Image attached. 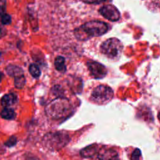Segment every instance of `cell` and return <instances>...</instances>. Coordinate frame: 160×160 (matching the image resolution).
Masks as SVG:
<instances>
[{"label": "cell", "mask_w": 160, "mask_h": 160, "mask_svg": "<svg viewBox=\"0 0 160 160\" xmlns=\"http://www.w3.org/2000/svg\"><path fill=\"white\" fill-rule=\"evenodd\" d=\"M108 31V24L93 20L85 22L74 30V35L79 41H86L93 37L101 36Z\"/></svg>", "instance_id": "1"}, {"label": "cell", "mask_w": 160, "mask_h": 160, "mask_svg": "<svg viewBox=\"0 0 160 160\" xmlns=\"http://www.w3.org/2000/svg\"><path fill=\"white\" fill-rule=\"evenodd\" d=\"M71 109V104L69 99L64 97H57L47 104L45 113L52 119H59L66 116Z\"/></svg>", "instance_id": "2"}, {"label": "cell", "mask_w": 160, "mask_h": 160, "mask_svg": "<svg viewBox=\"0 0 160 160\" xmlns=\"http://www.w3.org/2000/svg\"><path fill=\"white\" fill-rule=\"evenodd\" d=\"M69 140L67 132L59 131L45 134L42 138V144L44 148L50 151H59L66 146Z\"/></svg>", "instance_id": "3"}, {"label": "cell", "mask_w": 160, "mask_h": 160, "mask_svg": "<svg viewBox=\"0 0 160 160\" xmlns=\"http://www.w3.org/2000/svg\"><path fill=\"white\" fill-rule=\"evenodd\" d=\"M122 50V44L117 38H112L104 41L101 46L102 54L109 59H116L119 58Z\"/></svg>", "instance_id": "4"}, {"label": "cell", "mask_w": 160, "mask_h": 160, "mask_svg": "<svg viewBox=\"0 0 160 160\" xmlns=\"http://www.w3.org/2000/svg\"><path fill=\"white\" fill-rule=\"evenodd\" d=\"M112 89L106 85H99L92 91L90 96L91 101L98 104H104L113 98Z\"/></svg>", "instance_id": "5"}, {"label": "cell", "mask_w": 160, "mask_h": 160, "mask_svg": "<svg viewBox=\"0 0 160 160\" xmlns=\"http://www.w3.org/2000/svg\"><path fill=\"white\" fill-rule=\"evenodd\" d=\"M86 65L91 76L95 79H102L107 74L108 71L106 68L99 62L88 61Z\"/></svg>", "instance_id": "6"}, {"label": "cell", "mask_w": 160, "mask_h": 160, "mask_svg": "<svg viewBox=\"0 0 160 160\" xmlns=\"http://www.w3.org/2000/svg\"><path fill=\"white\" fill-rule=\"evenodd\" d=\"M99 12L104 18L113 22L118 21L121 17V14L117 8L112 4H107L101 7Z\"/></svg>", "instance_id": "7"}, {"label": "cell", "mask_w": 160, "mask_h": 160, "mask_svg": "<svg viewBox=\"0 0 160 160\" xmlns=\"http://www.w3.org/2000/svg\"><path fill=\"white\" fill-rule=\"evenodd\" d=\"M96 160H119L118 153L112 148H101L97 154Z\"/></svg>", "instance_id": "8"}, {"label": "cell", "mask_w": 160, "mask_h": 160, "mask_svg": "<svg viewBox=\"0 0 160 160\" xmlns=\"http://www.w3.org/2000/svg\"><path fill=\"white\" fill-rule=\"evenodd\" d=\"M99 149L98 144H92L82 149L80 151V154L83 158H92L98 154Z\"/></svg>", "instance_id": "9"}, {"label": "cell", "mask_w": 160, "mask_h": 160, "mask_svg": "<svg viewBox=\"0 0 160 160\" xmlns=\"http://www.w3.org/2000/svg\"><path fill=\"white\" fill-rule=\"evenodd\" d=\"M18 102V97L14 93H9L4 95L1 99V104L4 108L14 105Z\"/></svg>", "instance_id": "10"}, {"label": "cell", "mask_w": 160, "mask_h": 160, "mask_svg": "<svg viewBox=\"0 0 160 160\" xmlns=\"http://www.w3.org/2000/svg\"><path fill=\"white\" fill-rule=\"evenodd\" d=\"M6 71L8 74L11 77L16 78L23 74V69L16 65L9 64L6 68Z\"/></svg>", "instance_id": "11"}, {"label": "cell", "mask_w": 160, "mask_h": 160, "mask_svg": "<svg viewBox=\"0 0 160 160\" xmlns=\"http://www.w3.org/2000/svg\"><path fill=\"white\" fill-rule=\"evenodd\" d=\"M54 66L56 70L61 72H65L66 66L65 64V58L61 56H58L54 59Z\"/></svg>", "instance_id": "12"}, {"label": "cell", "mask_w": 160, "mask_h": 160, "mask_svg": "<svg viewBox=\"0 0 160 160\" xmlns=\"http://www.w3.org/2000/svg\"><path fill=\"white\" fill-rule=\"evenodd\" d=\"M69 82L72 91L76 93H80L81 92L82 89V83L81 79L77 78H71Z\"/></svg>", "instance_id": "13"}, {"label": "cell", "mask_w": 160, "mask_h": 160, "mask_svg": "<svg viewBox=\"0 0 160 160\" xmlns=\"http://www.w3.org/2000/svg\"><path fill=\"white\" fill-rule=\"evenodd\" d=\"M1 116L5 119H13L16 117V113L14 111L9 108H4L0 112Z\"/></svg>", "instance_id": "14"}, {"label": "cell", "mask_w": 160, "mask_h": 160, "mask_svg": "<svg viewBox=\"0 0 160 160\" xmlns=\"http://www.w3.org/2000/svg\"><path fill=\"white\" fill-rule=\"evenodd\" d=\"M29 71L31 75L34 78H38L41 75V70L36 64H31L29 66Z\"/></svg>", "instance_id": "15"}, {"label": "cell", "mask_w": 160, "mask_h": 160, "mask_svg": "<svg viewBox=\"0 0 160 160\" xmlns=\"http://www.w3.org/2000/svg\"><path fill=\"white\" fill-rule=\"evenodd\" d=\"M26 84V78L24 74L14 78V86L17 89H22Z\"/></svg>", "instance_id": "16"}, {"label": "cell", "mask_w": 160, "mask_h": 160, "mask_svg": "<svg viewBox=\"0 0 160 160\" xmlns=\"http://www.w3.org/2000/svg\"><path fill=\"white\" fill-rule=\"evenodd\" d=\"M52 91L54 94L57 96L58 97H62V95L64 92V91L62 87L59 85H56L52 88Z\"/></svg>", "instance_id": "17"}, {"label": "cell", "mask_w": 160, "mask_h": 160, "mask_svg": "<svg viewBox=\"0 0 160 160\" xmlns=\"http://www.w3.org/2000/svg\"><path fill=\"white\" fill-rule=\"evenodd\" d=\"M1 22L2 25H8L11 22V16L7 13H5L1 17Z\"/></svg>", "instance_id": "18"}, {"label": "cell", "mask_w": 160, "mask_h": 160, "mask_svg": "<svg viewBox=\"0 0 160 160\" xmlns=\"http://www.w3.org/2000/svg\"><path fill=\"white\" fill-rule=\"evenodd\" d=\"M17 138L16 136H11L4 143V145L7 147H9V148H11V147H12L14 146H15L17 143Z\"/></svg>", "instance_id": "19"}, {"label": "cell", "mask_w": 160, "mask_h": 160, "mask_svg": "<svg viewBox=\"0 0 160 160\" xmlns=\"http://www.w3.org/2000/svg\"><path fill=\"white\" fill-rule=\"evenodd\" d=\"M141 154V151L138 148L135 149L131 154V160H139Z\"/></svg>", "instance_id": "20"}, {"label": "cell", "mask_w": 160, "mask_h": 160, "mask_svg": "<svg viewBox=\"0 0 160 160\" xmlns=\"http://www.w3.org/2000/svg\"><path fill=\"white\" fill-rule=\"evenodd\" d=\"M6 1L0 0V18L6 13Z\"/></svg>", "instance_id": "21"}, {"label": "cell", "mask_w": 160, "mask_h": 160, "mask_svg": "<svg viewBox=\"0 0 160 160\" xmlns=\"http://www.w3.org/2000/svg\"><path fill=\"white\" fill-rule=\"evenodd\" d=\"M105 1L106 0H81V1L86 4H99Z\"/></svg>", "instance_id": "22"}, {"label": "cell", "mask_w": 160, "mask_h": 160, "mask_svg": "<svg viewBox=\"0 0 160 160\" xmlns=\"http://www.w3.org/2000/svg\"><path fill=\"white\" fill-rule=\"evenodd\" d=\"M26 160H39L38 158H37L36 157H34L33 156H29V155H28L27 156V157L26 158Z\"/></svg>", "instance_id": "23"}, {"label": "cell", "mask_w": 160, "mask_h": 160, "mask_svg": "<svg viewBox=\"0 0 160 160\" xmlns=\"http://www.w3.org/2000/svg\"><path fill=\"white\" fill-rule=\"evenodd\" d=\"M5 32H6V31H5V29L3 28H1L0 27V38L5 34Z\"/></svg>", "instance_id": "24"}, {"label": "cell", "mask_w": 160, "mask_h": 160, "mask_svg": "<svg viewBox=\"0 0 160 160\" xmlns=\"http://www.w3.org/2000/svg\"><path fill=\"white\" fill-rule=\"evenodd\" d=\"M2 76H3V74H2V73L0 72V82H1V79H2Z\"/></svg>", "instance_id": "25"}, {"label": "cell", "mask_w": 160, "mask_h": 160, "mask_svg": "<svg viewBox=\"0 0 160 160\" xmlns=\"http://www.w3.org/2000/svg\"><path fill=\"white\" fill-rule=\"evenodd\" d=\"M158 119H159V120L160 121V112L158 114Z\"/></svg>", "instance_id": "26"}, {"label": "cell", "mask_w": 160, "mask_h": 160, "mask_svg": "<svg viewBox=\"0 0 160 160\" xmlns=\"http://www.w3.org/2000/svg\"><path fill=\"white\" fill-rule=\"evenodd\" d=\"M1 52H0V56H1Z\"/></svg>", "instance_id": "27"}]
</instances>
